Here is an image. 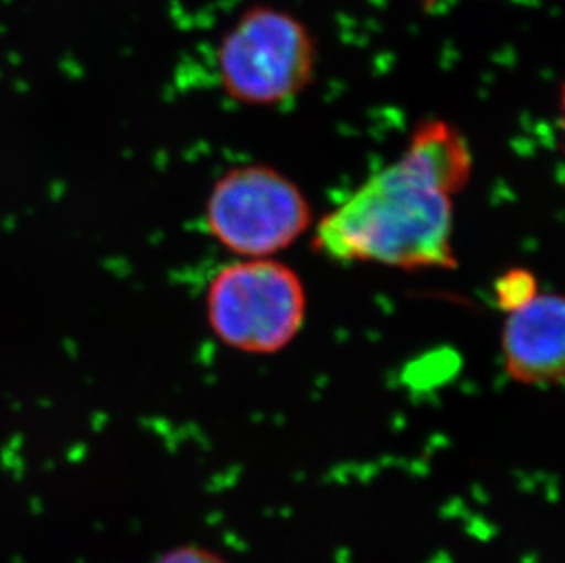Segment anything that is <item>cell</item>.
Segmentation results:
<instances>
[{
    "mask_svg": "<svg viewBox=\"0 0 565 563\" xmlns=\"http://www.w3.org/2000/svg\"><path fill=\"white\" fill-rule=\"evenodd\" d=\"M505 373L525 386L564 381L565 304L558 293H539L523 308L507 314L502 330Z\"/></svg>",
    "mask_w": 565,
    "mask_h": 563,
    "instance_id": "5b68a950",
    "label": "cell"
},
{
    "mask_svg": "<svg viewBox=\"0 0 565 563\" xmlns=\"http://www.w3.org/2000/svg\"><path fill=\"white\" fill-rule=\"evenodd\" d=\"M319 46L305 21L273 4H253L231 24L216 49L225 96L246 107L294 102L315 81Z\"/></svg>",
    "mask_w": 565,
    "mask_h": 563,
    "instance_id": "7a4b0ae2",
    "label": "cell"
},
{
    "mask_svg": "<svg viewBox=\"0 0 565 563\" xmlns=\"http://www.w3.org/2000/svg\"><path fill=\"white\" fill-rule=\"evenodd\" d=\"M313 224L310 200L291 178L262 163L220 176L205 203L209 233L241 258H273Z\"/></svg>",
    "mask_w": 565,
    "mask_h": 563,
    "instance_id": "277c9868",
    "label": "cell"
},
{
    "mask_svg": "<svg viewBox=\"0 0 565 563\" xmlns=\"http://www.w3.org/2000/svg\"><path fill=\"white\" fill-rule=\"evenodd\" d=\"M156 563H227L218 554L211 553L202 548H178L166 556H161Z\"/></svg>",
    "mask_w": 565,
    "mask_h": 563,
    "instance_id": "52a82bcc",
    "label": "cell"
},
{
    "mask_svg": "<svg viewBox=\"0 0 565 563\" xmlns=\"http://www.w3.org/2000/svg\"><path fill=\"white\" fill-rule=\"evenodd\" d=\"M539 293V280L534 277V273L523 267L507 269L494 282V300L498 308L505 314H512L527 306Z\"/></svg>",
    "mask_w": 565,
    "mask_h": 563,
    "instance_id": "8992f818",
    "label": "cell"
},
{
    "mask_svg": "<svg viewBox=\"0 0 565 563\" xmlns=\"http://www.w3.org/2000/svg\"><path fill=\"white\" fill-rule=\"evenodd\" d=\"M470 176L472 152L461 130L445 119L417 123L399 160L320 220L315 251L405 272L454 269V196Z\"/></svg>",
    "mask_w": 565,
    "mask_h": 563,
    "instance_id": "6da1fadb",
    "label": "cell"
},
{
    "mask_svg": "<svg viewBox=\"0 0 565 563\" xmlns=\"http://www.w3.org/2000/svg\"><path fill=\"white\" fill-rule=\"evenodd\" d=\"M423 4H433L436 0H422Z\"/></svg>",
    "mask_w": 565,
    "mask_h": 563,
    "instance_id": "ba28073f",
    "label": "cell"
},
{
    "mask_svg": "<svg viewBox=\"0 0 565 563\" xmlns=\"http://www.w3.org/2000/svg\"><path fill=\"white\" fill-rule=\"evenodd\" d=\"M205 314L222 344L242 353L271 355L286 350L305 328V282L275 258H241L209 282Z\"/></svg>",
    "mask_w": 565,
    "mask_h": 563,
    "instance_id": "3957f363",
    "label": "cell"
}]
</instances>
